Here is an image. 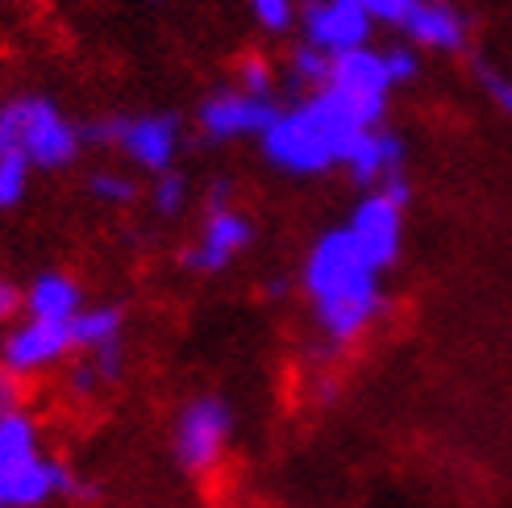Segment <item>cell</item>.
I'll list each match as a JSON object with an SVG mask.
<instances>
[{"label": "cell", "instance_id": "obj_1", "mask_svg": "<svg viewBox=\"0 0 512 508\" xmlns=\"http://www.w3.org/2000/svg\"><path fill=\"white\" fill-rule=\"evenodd\" d=\"M296 284L313 309V325L334 350L354 346L388 309L383 271L358 250L346 225H329L313 238Z\"/></svg>", "mask_w": 512, "mask_h": 508}, {"label": "cell", "instance_id": "obj_2", "mask_svg": "<svg viewBox=\"0 0 512 508\" xmlns=\"http://www.w3.org/2000/svg\"><path fill=\"white\" fill-rule=\"evenodd\" d=\"M375 125L383 121L363 113L346 92L321 84L279 109L271 130L259 138V155L279 175L317 180V175H329L334 167H342L350 146L367 130H375Z\"/></svg>", "mask_w": 512, "mask_h": 508}, {"label": "cell", "instance_id": "obj_3", "mask_svg": "<svg viewBox=\"0 0 512 508\" xmlns=\"http://www.w3.org/2000/svg\"><path fill=\"white\" fill-rule=\"evenodd\" d=\"M88 150L84 125L55 96L13 92L0 100V155H25L34 171L59 175Z\"/></svg>", "mask_w": 512, "mask_h": 508}, {"label": "cell", "instance_id": "obj_4", "mask_svg": "<svg viewBox=\"0 0 512 508\" xmlns=\"http://www.w3.org/2000/svg\"><path fill=\"white\" fill-rule=\"evenodd\" d=\"M88 146H109L113 155L142 175H163L179 167L184 155V117L171 109H146V113H109L84 125Z\"/></svg>", "mask_w": 512, "mask_h": 508}, {"label": "cell", "instance_id": "obj_5", "mask_svg": "<svg viewBox=\"0 0 512 508\" xmlns=\"http://www.w3.org/2000/svg\"><path fill=\"white\" fill-rule=\"evenodd\" d=\"M234 434H238L234 400L221 396V392H196V396H188L175 409V421H171V463L184 475H192V479L213 475L229 459Z\"/></svg>", "mask_w": 512, "mask_h": 508}, {"label": "cell", "instance_id": "obj_6", "mask_svg": "<svg viewBox=\"0 0 512 508\" xmlns=\"http://www.w3.org/2000/svg\"><path fill=\"white\" fill-rule=\"evenodd\" d=\"M254 238H259L254 217L246 209H238L229 184L217 180L209 192H204V217L196 225L192 246L184 250V267L200 279H217L254 246Z\"/></svg>", "mask_w": 512, "mask_h": 508}, {"label": "cell", "instance_id": "obj_7", "mask_svg": "<svg viewBox=\"0 0 512 508\" xmlns=\"http://www.w3.org/2000/svg\"><path fill=\"white\" fill-rule=\"evenodd\" d=\"M408 200H413V184H408V175H396V180L358 196L350 217L342 221L350 230V238L358 242V250H363L383 275H388L400 263V254H404Z\"/></svg>", "mask_w": 512, "mask_h": 508}, {"label": "cell", "instance_id": "obj_8", "mask_svg": "<svg viewBox=\"0 0 512 508\" xmlns=\"http://www.w3.org/2000/svg\"><path fill=\"white\" fill-rule=\"evenodd\" d=\"M279 96L275 92H246L242 84H221L200 96L192 113V125L204 142L225 146V142H259L271 121L279 117Z\"/></svg>", "mask_w": 512, "mask_h": 508}, {"label": "cell", "instance_id": "obj_9", "mask_svg": "<svg viewBox=\"0 0 512 508\" xmlns=\"http://www.w3.org/2000/svg\"><path fill=\"white\" fill-rule=\"evenodd\" d=\"M75 354L71 321H38V317H17L13 325L0 329V367L13 379H38L59 371Z\"/></svg>", "mask_w": 512, "mask_h": 508}, {"label": "cell", "instance_id": "obj_10", "mask_svg": "<svg viewBox=\"0 0 512 508\" xmlns=\"http://www.w3.org/2000/svg\"><path fill=\"white\" fill-rule=\"evenodd\" d=\"M80 475H75L63 459L55 454H30L21 463L0 467V504L5 508H46V504H59L80 496Z\"/></svg>", "mask_w": 512, "mask_h": 508}, {"label": "cell", "instance_id": "obj_11", "mask_svg": "<svg viewBox=\"0 0 512 508\" xmlns=\"http://www.w3.org/2000/svg\"><path fill=\"white\" fill-rule=\"evenodd\" d=\"M296 30H300V42H309L321 55L338 59L358 46H371L375 21L358 0H304Z\"/></svg>", "mask_w": 512, "mask_h": 508}, {"label": "cell", "instance_id": "obj_12", "mask_svg": "<svg viewBox=\"0 0 512 508\" xmlns=\"http://www.w3.org/2000/svg\"><path fill=\"white\" fill-rule=\"evenodd\" d=\"M325 84L346 92L354 105L363 113H371L375 121L388 117V100L396 92L392 75H388V59H383V50H375V46H358V50H350V55L329 59V80Z\"/></svg>", "mask_w": 512, "mask_h": 508}, {"label": "cell", "instance_id": "obj_13", "mask_svg": "<svg viewBox=\"0 0 512 508\" xmlns=\"http://www.w3.org/2000/svg\"><path fill=\"white\" fill-rule=\"evenodd\" d=\"M404 159H408L404 138H400L396 130H388V125H375V130H367L363 138L350 146L342 171H346L363 192H371V188H379V184L396 180V175H404Z\"/></svg>", "mask_w": 512, "mask_h": 508}, {"label": "cell", "instance_id": "obj_14", "mask_svg": "<svg viewBox=\"0 0 512 508\" xmlns=\"http://www.w3.org/2000/svg\"><path fill=\"white\" fill-rule=\"evenodd\" d=\"M400 34L408 38V46L454 55L467 46V17L446 0H413V9L400 21Z\"/></svg>", "mask_w": 512, "mask_h": 508}, {"label": "cell", "instance_id": "obj_15", "mask_svg": "<svg viewBox=\"0 0 512 508\" xmlns=\"http://www.w3.org/2000/svg\"><path fill=\"white\" fill-rule=\"evenodd\" d=\"M88 304L80 279L71 271L46 267L38 275H30V284H21V317H38V321H75Z\"/></svg>", "mask_w": 512, "mask_h": 508}, {"label": "cell", "instance_id": "obj_16", "mask_svg": "<svg viewBox=\"0 0 512 508\" xmlns=\"http://www.w3.org/2000/svg\"><path fill=\"white\" fill-rule=\"evenodd\" d=\"M125 304H84L71 321V334H75V354H92V350H105V346H121L125 342Z\"/></svg>", "mask_w": 512, "mask_h": 508}, {"label": "cell", "instance_id": "obj_17", "mask_svg": "<svg viewBox=\"0 0 512 508\" xmlns=\"http://www.w3.org/2000/svg\"><path fill=\"white\" fill-rule=\"evenodd\" d=\"M38 450H42V421L25 404H13V409L0 413V467L30 459Z\"/></svg>", "mask_w": 512, "mask_h": 508}, {"label": "cell", "instance_id": "obj_18", "mask_svg": "<svg viewBox=\"0 0 512 508\" xmlns=\"http://www.w3.org/2000/svg\"><path fill=\"white\" fill-rule=\"evenodd\" d=\"M84 188L96 205H105V209H134L142 200V184L130 167H96V171H88Z\"/></svg>", "mask_w": 512, "mask_h": 508}, {"label": "cell", "instance_id": "obj_19", "mask_svg": "<svg viewBox=\"0 0 512 508\" xmlns=\"http://www.w3.org/2000/svg\"><path fill=\"white\" fill-rule=\"evenodd\" d=\"M142 196H146L150 213H155L159 221H175V217H184L188 205H192V180L175 167V171L155 175V180H150V188H146Z\"/></svg>", "mask_w": 512, "mask_h": 508}, {"label": "cell", "instance_id": "obj_20", "mask_svg": "<svg viewBox=\"0 0 512 508\" xmlns=\"http://www.w3.org/2000/svg\"><path fill=\"white\" fill-rule=\"evenodd\" d=\"M34 188V167L25 155H0V213H17Z\"/></svg>", "mask_w": 512, "mask_h": 508}, {"label": "cell", "instance_id": "obj_21", "mask_svg": "<svg viewBox=\"0 0 512 508\" xmlns=\"http://www.w3.org/2000/svg\"><path fill=\"white\" fill-rule=\"evenodd\" d=\"M300 5H304V0H246L250 21L259 25L263 34H271V38H284V34L296 30Z\"/></svg>", "mask_w": 512, "mask_h": 508}, {"label": "cell", "instance_id": "obj_22", "mask_svg": "<svg viewBox=\"0 0 512 508\" xmlns=\"http://www.w3.org/2000/svg\"><path fill=\"white\" fill-rule=\"evenodd\" d=\"M288 80L296 88H304V92L321 88L329 80V55H321V50L309 46V42H296L292 55H288Z\"/></svg>", "mask_w": 512, "mask_h": 508}, {"label": "cell", "instance_id": "obj_23", "mask_svg": "<svg viewBox=\"0 0 512 508\" xmlns=\"http://www.w3.org/2000/svg\"><path fill=\"white\" fill-rule=\"evenodd\" d=\"M475 80H479L483 92H488L492 105H496L504 117H512V75L500 71V67H492V63H475Z\"/></svg>", "mask_w": 512, "mask_h": 508}, {"label": "cell", "instance_id": "obj_24", "mask_svg": "<svg viewBox=\"0 0 512 508\" xmlns=\"http://www.w3.org/2000/svg\"><path fill=\"white\" fill-rule=\"evenodd\" d=\"M63 384H67V396L71 400H96L100 392H105V384H100V375H96V367L84 359V354H80V359H75L71 367H67V379H63Z\"/></svg>", "mask_w": 512, "mask_h": 508}, {"label": "cell", "instance_id": "obj_25", "mask_svg": "<svg viewBox=\"0 0 512 508\" xmlns=\"http://www.w3.org/2000/svg\"><path fill=\"white\" fill-rule=\"evenodd\" d=\"M383 59H388V75H392L396 88L413 84L417 75H421V55H417V46H408V42L388 46V50H383Z\"/></svg>", "mask_w": 512, "mask_h": 508}, {"label": "cell", "instance_id": "obj_26", "mask_svg": "<svg viewBox=\"0 0 512 508\" xmlns=\"http://www.w3.org/2000/svg\"><path fill=\"white\" fill-rule=\"evenodd\" d=\"M234 84H242L246 92H275V71L267 59L259 55H250L238 63V75H234Z\"/></svg>", "mask_w": 512, "mask_h": 508}, {"label": "cell", "instance_id": "obj_27", "mask_svg": "<svg viewBox=\"0 0 512 508\" xmlns=\"http://www.w3.org/2000/svg\"><path fill=\"white\" fill-rule=\"evenodd\" d=\"M21 317V284L9 275H0V329Z\"/></svg>", "mask_w": 512, "mask_h": 508}, {"label": "cell", "instance_id": "obj_28", "mask_svg": "<svg viewBox=\"0 0 512 508\" xmlns=\"http://www.w3.org/2000/svg\"><path fill=\"white\" fill-rule=\"evenodd\" d=\"M13 404H21V379H13L5 367H0V413L13 409Z\"/></svg>", "mask_w": 512, "mask_h": 508}, {"label": "cell", "instance_id": "obj_29", "mask_svg": "<svg viewBox=\"0 0 512 508\" xmlns=\"http://www.w3.org/2000/svg\"><path fill=\"white\" fill-rule=\"evenodd\" d=\"M267 292H271V296H284V292H288V279H284V275H275L271 284H267Z\"/></svg>", "mask_w": 512, "mask_h": 508}, {"label": "cell", "instance_id": "obj_30", "mask_svg": "<svg viewBox=\"0 0 512 508\" xmlns=\"http://www.w3.org/2000/svg\"><path fill=\"white\" fill-rule=\"evenodd\" d=\"M146 5H163V0H146Z\"/></svg>", "mask_w": 512, "mask_h": 508}, {"label": "cell", "instance_id": "obj_31", "mask_svg": "<svg viewBox=\"0 0 512 508\" xmlns=\"http://www.w3.org/2000/svg\"><path fill=\"white\" fill-rule=\"evenodd\" d=\"M0 5H5V0H0Z\"/></svg>", "mask_w": 512, "mask_h": 508}, {"label": "cell", "instance_id": "obj_32", "mask_svg": "<svg viewBox=\"0 0 512 508\" xmlns=\"http://www.w3.org/2000/svg\"><path fill=\"white\" fill-rule=\"evenodd\" d=\"M0 508H5V504H0Z\"/></svg>", "mask_w": 512, "mask_h": 508}]
</instances>
